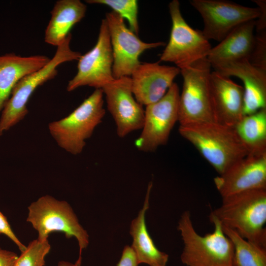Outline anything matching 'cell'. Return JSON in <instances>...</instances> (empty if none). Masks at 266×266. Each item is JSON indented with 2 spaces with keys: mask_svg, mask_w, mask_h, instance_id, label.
Here are the masks:
<instances>
[{
  "mask_svg": "<svg viewBox=\"0 0 266 266\" xmlns=\"http://www.w3.org/2000/svg\"><path fill=\"white\" fill-rule=\"evenodd\" d=\"M246 240L266 248V189L246 191L222 198L209 215Z\"/></svg>",
  "mask_w": 266,
  "mask_h": 266,
  "instance_id": "6da1fadb",
  "label": "cell"
},
{
  "mask_svg": "<svg viewBox=\"0 0 266 266\" xmlns=\"http://www.w3.org/2000/svg\"><path fill=\"white\" fill-rule=\"evenodd\" d=\"M180 134L192 143L219 175L248 155L234 128L216 122L180 126Z\"/></svg>",
  "mask_w": 266,
  "mask_h": 266,
  "instance_id": "7a4b0ae2",
  "label": "cell"
},
{
  "mask_svg": "<svg viewBox=\"0 0 266 266\" xmlns=\"http://www.w3.org/2000/svg\"><path fill=\"white\" fill-rule=\"evenodd\" d=\"M210 222L214 226V231L201 235L195 229L190 211L181 214L177 230L184 245L180 259L186 266H233L232 242L218 221Z\"/></svg>",
  "mask_w": 266,
  "mask_h": 266,
  "instance_id": "3957f363",
  "label": "cell"
},
{
  "mask_svg": "<svg viewBox=\"0 0 266 266\" xmlns=\"http://www.w3.org/2000/svg\"><path fill=\"white\" fill-rule=\"evenodd\" d=\"M103 93L95 89L71 113L48 125L50 134L62 149L72 155L80 154L105 115Z\"/></svg>",
  "mask_w": 266,
  "mask_h": 266,
  "instance_id": "277c9868",
  "label": "cell"
},
{
  "mask_svg": "<svg viewBox=\"0 0 266 266\" xmlns=\"http://www.w3.org/2000/svg\"><path fill=\"white\" fill-rule=\"evenodd\" d=\"M71 34L57 47L56 53L49 63L39 70L30 74L13 87L10 96L5 103L0 118V136L22 120L28 113L27 104L30 97L39 86L55 77L57 67L67 62L78 60L82 54L71 50Z\"/></svg>",
  "mask_w": 266,
  "mask_h": 266,
  "instance_id": "5b68a950",
  "label": "cell"
},
{
  "mask_svg": "<svg viewBox=\"0 0 266 266\" xmlns=\"http://www.w3.org/2000/svg\"><path fill=\"white\" fill-rule=\"evenodd\" d=\"M28 209L27 221L37 231L38 240L48 239L49 234L55 232L64 233L67 238H76L79 254L75 263L81 266L82 252L89 244V235L79 224L70 205L66 201L46 195L32 203Z\"/></svg>",
  "mask_w": 266,
  "mask_h": 266,
  "instance_id": "8992f818",
  "label": "cell"
},
{
  "mask_svg": "<svg viewBox=\"0 0 266 266\" xmlns=\"http://www.w3.org/2000/svg\"><path fill=\"white\" fill-rule=\"evenodd\" d=\"M211 67L205 58L180 69L183 84L179 100L180 126L215 122L209 87Z\"/></svg>",
  "mask_w": 266,
  "mask_h": 266,
  "instance_id": "52a82bcc",
  "label": "cell"
},
{
  "mask_svg": "<svg viewBox=\"0 0 266 266\" xmlns=\"http://www.w3.org/2000/svg\"><path fill=\"white\" fill-rule=\"evenodd\" d=\"M172 26L168 42L160 56V61L174 64L182 69L207 58L211 44L202 31L192 28L184 19L178 0L168 4Z\"/></svg>",
  "mask_w": 266,
  "mask_h": 266,
  "instance_id": "ba28073f",
  "label": "cell"
},
{
  "mask_svg": "<svg viewBox=\"0 0 266 266\" xmlns=\"http://www.w3.org/2000/svg\"><path fill=\"white\" fill-rule=\"evenodd\" d=\"M179 96L178 86L174 82L163 98L146 106L142 131L135 141L139 150L152 152L167 143L178 121Z\"/></svg>",
  "mask_w": 266,
  "mask_h": 266,
  "instance_id": "9c48e42d",
  "label": "cell"
},
{
  "mask_svg": "<svg viewBox=\"0 0 266 266\" xmlns=\"http://www.w3.org/2000/svg\"><path fill=\"white\" fill-rule=\"evenodd\" d=\"M107 25L112 51L114 79L130 77L141 64L139 56L145 51L165 46L163 41L145 42L126 25L124 19L112 11L104 18Z\"/></svg>",
  "mask_w": 266,
  "mask_h": 266,
  "instance_id": "30bf717a",
  "label": "cell"
},
{
  "mask_svg": "<svg viewBox=\"0 0 266 266\" xmlns=\"http://www.w3.org/2000/svg\"><path fill=\"white\" fill-rule=\"evenodd\" d=\"M190 4L203 21L202 31L208 40H222L239 25L256 19L261 13L259 7L243 6L226 0H191Z\"/></svg>",
  "mask_w": 266,
  "mask_h": 266,
  "instance_id": "8fae6325",
  "label": "cell"
},
{
  "mask_svg": "<svg viewBox=\"0 0 266 266\" xmlns=\"http://www.w3.org/2000/svg\"><path fill=\"white\" fill-rule=\"evenodd\" d=\"M77 71L68 81L66 90L71 92L82 86L102 89L115 79L113 56L107 25L103 19L94 47L78 60Z\"/></svg>",
  "mask_w": 266,
  "mask_h": 266,
  "instance_id": "7c38bea8",
  "label": "cell"
},
{
  "mask_svg": "<svg viewBox=\"0 0 266 266\" xmlns=\"http://www.w3.org/2000/svg\"><path fill=\"white\" fill-rule=\"evenodd\" d=\"M101 90L107 109L114 120L118 136L123 138L132 132L141 130L144 109L133 95L131 77L115 79Z\"/></svg>",
  "mask_w": 266,
  "mask_h": 266,
  "instance_id": "4fadbf2b",
  "label": "cell"
},
{
  "mask_svg": "<svg viewBox=\"0 0 266 266\" xmlns=\"http://www.w3.org/2000/svg\"><path fill=\"white\" fill-rule=\"evenodd\" d=\"M222 198L252 190L266 189V154H248L214 178Z\"/></svg>",
  "mask_w": 266,
  "mask_h": 266,
  "instance_id": "5bb4252c",
  "label": "cell"
},
{
  "mask_svg": "<svg viewBox=\"0 0 266 266\" xmlns=\"http://www.w3.org/2000/svg\"><path fill=\"white\" fill-rule=\"evenodd\" d=\"M180 73L176 66L162 65L159 62L141 63L130 76L135 100L142 106L158 101Z\"/></svg>",
  "mask_w": 266,
  "mask_h": 266,
  "instance_id": "9a60e30c",
  "label": "cell"
},
{
  "mask_svg": "<svg viewBox=\"0 0 266 266\" xmlns=\"http://www.w3.org/2000/svg\"><path fill=\"white\" fill-rule=\"evenodd\" d=\"M209 87L215 122L234 128L244 116L243 87L215 71L211 72Z\"/></svg>",
  "mask_w": 266,
  "mask_h": 266,
  "instance_id": "2e32d148",
  "label": "cell"
},
{
  "mask_svg": "<svg viewBox=\"0 0 266 266\" xmlns=\"http://www.w3.org/2000/svg\"><path fill=\"white\" fill-rule=\"evenodd\" d=\"M213 68L223 76L236 77L243 83L244 116L266 108V70L253 66L247 59L229 62Z\"/></svg>",
  "mask_w": 266,
  "mask_h": 266,
  "instance_id": "e0dca14e",
  "label": "cell"
},
{
  "mask_svg": "<svg viewBox=\"0 0 266 266\" xmlns=\"http://www.w3.org/2000/svg\"><path fill=\"white\" fill-rule=\"evenodd\" d=\"M255 20L244 22L234 29L219 44L211 48L207 59L211 67L250 57L255 41Z\"/></svg>",
  "mask_w": 266,
  "mask_h": 266,
  "instance_id": "ac0fdd59",
  "label": "cell"
},
{
  "mask_svg": "<svg viewBox=\"0 0 266 266\" xmlns=\"http://www.w3.org/2000/svg\"><path fill=\"white\" fill-rule=\"evenodd\" d=\"M50 60L44 55L22 57L13 53L0 55V111L17 82L42 68Z\"/></svg>",
  "mask_w": 266,
  "mask_h": 266,
  "instance_id": "d6986e66",
  "label": "cell"
},
{
  "mask_svg": "<svg viewBox=\"0 0 266 266\" xmlns=\"http://www.w3.org/2000/svg\"><path fill=\"white\" fill-rule=\"evenodd\" d=\"M152 183L148 185L143 206L137 216L132 221L130 233L133 238L131 246L139 264L149 266H166L168 255L161 251L155 245L146 227L145 214L149 207Z\"/></svg>",
  "mask_w": 266,
  "mask_h": 266,
  "instance_id": "ffe728a7",
  "label": "cell"
},
{
  "mask_svg": "<svg viewBox=\"0 0 266 266\" xmlns=\"http://www.w3.org/2000/svg\"><path fill=\"white\" fill-rule=\"evenodd\" d=\"M86 10V5L79 0L56 1L45 31V42L57 47L61 44L73 26L85 17Z\"/></svg>",
  "mask_w": 266,
  "mask_h": 266,
  "instance_id": "44dd1931",
  "label": "cell"
},
{
  "mask_svg": "<svg viewBox=\"0 0 266 266\" xmlns=\"http://www.w3.org/2000/svg\"><path fill=\"white\" fill-rule=\"evenodd\" d=\"M234 128L248 154H266V108L244 115Z\"/></svg>",
  "mask_w": 266,
  "mask_h": 266,
  "instance_id": "7402d4cb",
  "label": "cell"
},
{
  "mask_svg": "<svg viewBox=\"0 0 266 266\" xmlns=\"http://www.w3.org/2000/svg\"><path fill=\"white\" fill-rule=\"evenodd\" d=\"M222 227L233 245V266H266V247L245 239L230 228Z\"/></svg>",
  "mask_w": 266,
  "mask_h": 266,
  "instance_id": "603a6c76",
  "label": "cell"
},
{
  "mask_svg": "<svg viewBox=\"0 0 266 266\" xmlns=\"http://www.w3.org/2000/svg\"><path fill=\"white\" fill-rule=\"evenodd\" d=\"M90 4H99L108 6L112 11L124 19H126L129 29L136 34L139 31L138 21V2L136 0H87Z\"/></svg>",
  "mask_w": 266,
  "mask_h": 266,
  "instance_id": "cb8c5ba5",
  "label": "cell"
},
{
  "mask_svg": "<svg viewBox=\"0 0 266 266\" xmlns=\"http://www.w3.org/2000/svg\"><path fill=\"white\" fill-rule=\"evenodd\" d=\"M50 249L48 239L34 240L28 244L25 251L21 252L14 266H44L45 257Z\"/></svg>",
  "mask_w": 266,
  "mask_h": 266,
  "instance_id": "d4e9b609",
  "label": "cell"
},
{
  "mask_svg": "<svg viewBox=\"0 0 266 266\" xmlns=\"http://www.w3.org/2000/svg\"><path fill=\"white\" fill-rule=\"evenodd\" d=\"M248 61L253 66L266 70V31L255 35L254 44Z\"/></svg>",
  "mask_w": 266,
  "mask_h": 266,
  "instance_id": "484cf974",
  "label": "cell"
},
{
  "mask_svg": "<svg viewBox=\"0 0 266 266\" xmlns=\"http://www.w3.org/2000/svg\"><path fill=\"white\" fill-rule=\"evenodd\" d=\"M0 234H3L9 238L13 241L21 252H23L26 249L22 243L20 242L19 239L11 229L10 224L7 221L6 217L0 211Z\"/></svg>",
  "mask_w": 266,
  "mask_h": 266,
  "instance_id": "4316f807",
  "label": "cell"
},
{
  "mask_svg": "<svg viewBox=\"0 0 266 266\" xmlns=\"http://www.w3.org/2000/svg\"><path fill=\"white\" fill-rule=\"evenodd\" d=\"M138 265L135 255L131 246H126L117 266H138Z\"/></svg>",
  "mask_w": 266,
  "mask_h": 266,
  "instance_id": "83f0119b",
  "label": "cell"
},
{
  "mask_svg": "<svg viewBox=\"0 0 266 266\" xmlns=\"http://www.w3.org/2000/svg\"><path fill=\"white\" fill-rule=\"evenodd\" d=\"M260 8L261 13L255 22L256 32L266 31V1L265 0H252Z\"/></svg>",
  "mask_w": 266,
  "mask_h": 266,
  "instance_id": "f1b7e54d",
  "label": "cell"
},
{
  "mask_svg": "<svg viewBox=\"0 0 266 266\" xmlns=\"http://www.w3.org/2000/svg\"><path fill=\"white\" fill-rule=\"evenodd\" d=\"M18 257L15 253L0 247V266H14Z\"/></svg>",
  "mask_w": 266,
  "mask_h": 266,
  "instance_id": "f546056e",
  "label": "cell"
},
{
  "mask_svg": "<svg viewBox=\"0 0 266 266\" xmlns=\"http://www.w3.org/2000/svg\"><path fill=\"white\" fill-rule=\"evenodd\" d=\"M58 266H79L76 263L72 264L66 261H60L58 264Z\"/></svg>",
  "mask_w": 266,
  "mask_h": 266,
  "instance_id": "4dcf8cb0",
  "label": "cell"
}]
</instances>
